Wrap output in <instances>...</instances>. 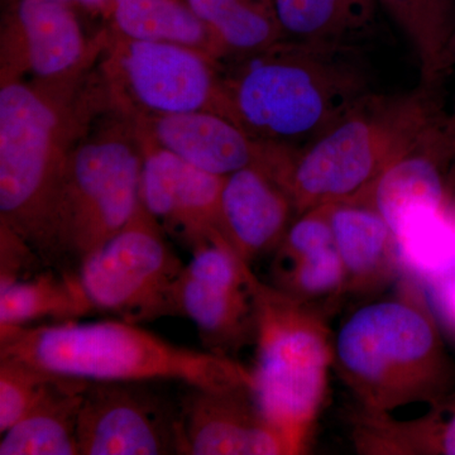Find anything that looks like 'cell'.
Here are the masks:
<instances>
[{
	"mask_svg": "<svg viewBox=\"0 0 455 455\" xmlns=\"http://www.w3.org/2000/svg\"><path fill=\"white\" fill-rule=\"evenodd\" d=\"M329 223L347 274V293L364 295L403 274L387 221L362 197L328 204Z\"/></svg>",
	"mask_w": 455,
	"mask_h": 455,
	"instance_id": "obj_18",
	"label": "cell"
},
{
	"mask_svg": "<svg viewBox=\"0 0 455 455\" xmlns=\"http://www.w3.org/2000/svg\"><path fill=\"white\" fill-rule=\"evenodd\" d=\"M116 113L92 133L86 131L68 161L57 238L62 271H76L140 206L142 146L133 119Z\"/></svg>",
	"mask_w": 455,
	"mask_h": 455,
	"instance_id": "obj_7",
	"label": "cell"
},
{
	"mask_svg": "<svg viewBox=\"0 0 455 455\" xmlns=\"http://www.w3.org/2000/svg\"><path fill=\"white\" fill-rule=\"evenodd\" d=\"M88 385L51 374L31 409L2 434L0 455H79L77 423Z\"/></svg>",
	"mask_w": 455,
	"mask_h": 455,
	"instance_id": "obj_19",
	"label": "cell"
},
{
	"mask_svg": "<svg viewBox=\"0 0 455 455\" xmlns=\"http://www.w3.org/2000/svg\"><path fill=\"white\" fill-rule=\"evenodd\" d=\"M292 215L289 194L263 167L248 166L226 176L221 191L224 235L250 265L276 251Z\"/></svg>",
	"mask_w": 455,
	"mask_h": 455,
	"instance_id": "obj_17",
	"label": "cell"
},
{
	"mask_svg": "<svg viewBox=\"0 0 455 455\" xmlns=\"http://www.w3.org/2000/svg\"><path fill=\"white\" fill-rule=\"evenodd\" d=\"M0 357L89 382L178 381L206 390H253L252 371L229 355L175 346L124 320L0 326Z\"/></svg>",
	"mask_w": 455,
	"mask_h": 455,
	"instance_id": "obj_4",
	"label": "cell"
},
{
	"mask_svg": "<svg viewBox=\"0 0 455 455\" xmlns=\"http://www.w3.org/2000/svg\"><path fill=\"white\" fill-rule=\"evenodd\" d=\"M228 64L224 116L265 142L305 145L372 92L355 44L283 38Z\"/></svg>",
	"mask_w": 455,
	"mask_h": 455,
	"instance_id": "obj_2",
	"label": "cell"
},
{
	"mask_svg": "<svg viewBox=\"0 0 455 455\" xmlns=\"http://www.w3.org/2000/svg\"><path fill=\"white\" fill-rule=\"evenodd\" d=\"M275 286L326 311L347 293V274L326 206L299 215L276 248Z\"/></svg>",
	"mask_w": 455,
	"mask_h": 455,
	"instance_id": "obj_16",
	"label": "cell"
},
{
	"mask_svg": "<svg viewBox=\"0 0 455 455\" xmlns=\"http://www.w3.org/2000/svg\"><path fill=\"white\" fill-rule=\"evenodd\" d=\"M290 40L359 46L376 22L377 0H272Z\"/></svg>",
	"mask_w": 455,
	"mask_h": 455,
	"instance_id": "obj_21",
	"label": "cell"
},
{
	"mask_svg": "<svg viewBox=\"0 0 455 455\" xmlns=\"http://www.w3.org/2000/svg\"><path fill=\"white\" fill-rule=\"evenodd\" d=\"M423 291L370 302L341 324L333 368L368 414L436 405L455 394V362Z\"/></svg>",
	"mask_w": 455,
	"mask_h": 455,
	"instance_id": "obj_3",
	"label": "cell"
},
{
	"mask_svg": "<svg viewBox=\"0 0 455 455\" xmlns=\"http://www.w3.org/2000/svg\"><path fill=\"white\" fill-rule=\"evenodd\" d=\"M164 235L140 203L121 232L82 260L76 274L94 311L133 324L173 316V290L185 265Z\"/></svg>",
	"mask_w": 455,
	"mask_h": 455,
	"instance_id": "obj_8",
	"label": "cell"
},
{
	"mask_svg": "<svg viewBox=\"0 0 455 455\" xmlns=\"http://www.w3.org/2000/svg\"><path fill=\"white\" fill-rule=\"evenodd\" d=\"M53 2L64 3V4H79L95 11H112L114 0H53Z\"/></svg>",
	"mask_w": 455,
	"mask_h": 455,
	"instance_id": "obj_30",
	"label": "cell"
},
{
	"mask_svg": "<svg viewBox=\"0 0 455 455\" xmlns=\"http://www.w3.org/2000/svg\"><path fill=\"white\" fill-rule=\"evenodd\" d=\"M79 74L38 83L2 77L0 89V224L53 268H61L57 238L68 161L95 107L74 94Z\"/></svg>",
	"mask_w": 455,
	"mask_h": 455,
	"instance_id": "obj_1",
	"label": "cell"
},
{
	"mask_svg": "<svg viewBox=\"0 0 455 455\" xmlns=\"http://www.w3.org/2000/svg\"><path fill=\"white\" fill-rule=\"evenodd\" d=\"M37 263V253L11 228L0 224V287L31 277Z\"/></svg>",
	"mask_w": 455,
	"mask_h": 455,
	"instance_id": "obj_27",
	"label": "cell"
},
{
	"mask_svg": "<svg viewBox=\"0 0 455 455\" xmlns=\"http://www.w3.org/2000/svg\"><path fill=\"white\" fill-rule=\"evenodd\" d=\"M411 44L421 84L438 85L439 66L455 28V0H377Z\"/></svg>",
	"mask_w": 455,
	"mask_h": 455,
	"instance_id": "obj_25",
	"label": "cell"
},
{
	"mask_svg": "<svg viewBox=\"0 0 455 455\" xmlns=\"http://www.w3.org/2000/svg\"><path fill=\"white\" fill-rule=\"evenodd\" d=\"M350 439L362 455H455V394L418 419L353 411Z\"/></svg>",
	"mask_w": 455,
	"mask_h": 455,
	"instance_id": "obj_20",
	"label": "cell"
},
{
	"mask_svg": "<svg viewBox=\"0 0 455 455\" xmlns=\"http://www.w3.org/2000/svg\"><path fill=\"white\" fill-rule=\"evenodd\" d=\"M448 124L449 130H451V136H453L455 142V104L453 109L449 110L448 112Z\"/></svg>",
	"mask_w": 455,
	"mask_h": 455,
	"instance_id": "obj_32",
	"label": "cell"
},
{
	"mask_svg": "<svg viewBox=\"0 0 455 455\" xmlns=\"http://www.w3.org/2000/svg\"><path fill=\"white\" fill-rule=\"evenodd\" d=\"M132 118L158 146L214 175L263 166L267 158L269 142L254 139L220 114L199 110Z\"/></svg>",
	"mask_w": 455,
	"mask_h": 455,
	"instance_id": "obj_15",
	"label": "cell"
},
{
	"mask_svg": "<svg viewBox=\"0 0 455 455\" xmlns=\"http://www.w3.org/2000/svg\"><path fill=\"white\" fill-rule=\"evenodd\" d=\"M103 70L110 104L131 116L223 113L220 62L203 51L113 36Z\"/></svg>",
	"mask_w": 455,
	"mask_h": 455,
	"instance_id": "obj_9",
	"label": "cell"
},
{
	"mask_svg": "<svg viewBox=\"0 0 455 455\" xmlns=\"http://www.w3.org/2000/svg\"><path fill=\"white\" fill-rule=\"evenodd\" d=\"M445 114L438 85L421 84L397 95L371 92L315 139L291 146L280 182L296 217L367 194Z\"/></svg>",
	"mask_w": 455,
	"mask_h": 455,
	"instance_id": "obj_5",
	"label": "cell"
},
{
	"mask_svg": "<svg viewBox=\"0 0 455 455\" xmlns=\"http://www.w3.org/2000/svg\"><path fill=\"white\" fill-rule=\"evenodd\" d=\"M92 311L76 271L38 272L0 287V326H26L42 319L74 322Z\"/></svg>",
	"mask_w": 455,
	"mask_h": 455,
	"instance_id": "obj_23",
	"label": "cell"
},
{
	"mask_svg": "<svg viewBox=\"0 0 455 455\" xmlns=\"http://www.w3.org/2000/svg\"><path fill=\"white\" fill-rule=\"evenodd\" d=\"M188 5L211 31L220 61L252 55L286 38L266 0H188Z\"/></svg>",
	"mask_w": 455,
	"mask_h": 455,
	"instance_id": "obj_22",
	"label": "cell"
},
{
	"mask_svg": "<svg viewBox=\"0 0 455 455\" xmlns=\"http://www.w3.org/2000/svg\"><path fill=\"white\" fill-rule=\"evenodd\" d=\"M448 218L455 227V178L451 184V199H449Z\"/></svg>",
	"mask_w": 455,
	"mask_h": 455,
	"instance_id": "obj_31",
	"label": "cell"
},
{
	"mask_svg": "<svg viewBox=\"0 0 455 455\" xmlns=\"http://www.w3.org/2000/svg\"><path fill=\"white\" fill-rule=\"evenodd\" d=\"M136 128L143 154L140 197L146 211L191 253L228 242L221 223L226 176L197 169Z\"/></svg>",
	"mask_w": 455,
	"mask_h": 455,
	"instance_id": "obj_12",
	"label": "cell"
},
{
	"mask_svg": "<svg viewBox=\"0 0 455 455\" xmlns=\"http://www.w3.org/2000/svg\"><path fill=\"white\" fill-rule=\"evenodd\" d=\"M182 400V454L293 455L291 443L263 414L252 387H190Z\"/></svg>",
	"mask_w": 455,
	"mask_h": 455,
	"instance_id": "obj_13",
	"label": "cell"
},
{
	"mask_svg": "<svg viewBox=\"0 0 455 455\" xmlns=\"http://www.w3.org/2000/svg\"><path fill=\"white\" fill-rule=\"evenodd\" d=\"M147 382H89L79 423V455L182 454L181 412Z\"/></svg>",
	"mask_w": 455,
	"mask_h": 455,
	"instance_id": "obj_11",
	"label": "cell"
},
{
	"mask_svg": "<svg viewBox=\"0 0 455 455\" xmlns=\"http://www.w3.org/2000/svg\"><path fill=\"white\" fill-rule=\"evenodd\" d=\"M110 13L123 37L181 44L220 61L208 27L179 0H114Z\"/></svg>",
	"mask_w": 455,
	"mask_h": 455,
	"instance_id": "obj_24",
	"label": "cell"
},
{
	"mask_svg": "<svg viewBox=\"0 0 455 455\" xmlns=\"http://www.w3.org/2000/svg\"><path fill=\"white\" fill-rule=\"evenodd\" d=\"M440 326L455 341V274L421 286Z\"/></svg>",
	"mask_w": 455,
	"mask_h": 455,
	"instance_id": "obj_28",
	"label": "cell"
},
{
	"mask_svg": "<svg viewBox=\"0 0 455 455\" xmlns=\"http://www.w3.org/2000/svg\"><path fill=\"white\" fill-rule=\"evenodd\" d=\"M455 73V28L451 33L444 53H443L442 61L439 66V84L444 82L445 77Z\"/></svg>",
	"mask_w": 455,
	"mask_h": 455,
	"instance_id": "obj_29",
	"label": "cell"
},
{
	"mask_svg": "<svg viewBox=\"0 0 455 455\" xmlns=\"http://www.w3.org/2000/svg\"><path fill=\"white\" fill-rule=\"evenodd\" d=\"M256 305L253 395L296 454L309 448L328 394L334 338L324 311L252 277Z\"/></svg>",
	"mask_w": 455,
	"mask_h": 455,
	"instance_id": "obj_6",
	"label": "cell"
},
{
	"mask_svg": "<svg viewBox=\"0 0 455 455\" xmlns=\"http://www.w3.org/2000/svg\"><path fill=\"white\" fill-rule=\"evenodd\" d=\"M173 290V316L196 325L206 348L228 355L256 338L254 272L228 242L199 248Z\"/></svg>",
	"mask_w": 455,
	"mask_h": 455,
	"instance_id": "obj_10",
	"label": "cell"
},
{
	"mask_svg": "<svg viewBox=\"0 0 455 455\" xmlns=\"http://www.w3.org/2000/svg\"><path fill=\"white\" fill-rule=\"evenodd\" d=\"M2 35V77L60 80L80 73L89 47L70 5L53 0H14Z\"/></svg>",
	"mask_w": 455,
	"mask_h": 455,
	"instance_id": "obj_14",
	"label": "cell"
},
{
	"mask_svg": "<svg viewBox=\"0 0 455 455\" xmlns=\"http://www.w3.org/2000/svg\"><path fill=\"white\" fill-rule=\"evenodd\" d=\"M266 2H269V3H272V0H266Z\"/></svg>",
	"mask_w": 455,
	"mask_h": 455,
	"instance_id": "obj_33",
	"label": "cell"
},
{
	"mask_svg": "<svg viewBox=\"0 0 455 455\" xmlns=\"http://www.w3.org/2000/svg\"><path fill=\"white\" fill-rule=\"evenodd\" d=\"M51 373L16 358L0 357V433L4 434L31 409Z\"/></svg>",
	"mask_w": 455,
	"mask_h": 455,
	"instance_id": "obj_26",
	"label": "cell"
}]
</instances>
